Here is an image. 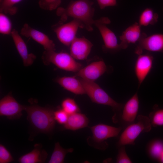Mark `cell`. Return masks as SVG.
Masks as SVG:
<instances>
[{
	"label": "cell",
	"instance_id": "5bb4252c",
	"mask_svg": "<svg viewBox=\"0 0 163 163\" xmlns=\"http://www.w3.org/2000/svg\"><path fill=\"white\" fill-rule=\"evenodd\" d=\"M107 66L103 60L93 62L82 68L75 75L87 80L94 82L107 70Z\"/></svg>",
	"mask_w": 163,
	"mask_h": 163
},
{
	"label": "cell",
	"instance_id": "6da1fadb",
	"mask_svg": "<svg viewBox=\"0 0 163 163\" xmlns=\"http://www.w3.org/2000/svg\"><path fill=\"white\" fill-rule=\"evenodd\" d=\"M93 4L90 0H77L71 2L66 8L59 7L56 12L60 18L59 24L65 21L69 17H72L80 21L87 30L92 31L94 21Z\"/></svg>",
	"mask_w": 163,
	"mask_h": 163
},
{
	"label": "cell",
	"instance_id": "44dd1931",
	"mask_svg": "<svg viewBox=\"0 0 163 163\" xmlns=\"http://www.w3.org/2000/svg\"><path fill=\"white\" fill-rule=\"evenodd\" d=\"M146 151L151 159L158 161L163 153V140L155 139L150 141L147 145Z\"/></svg>",
	"mask_w": 163,
	"mask_h": 163
},
{
	"label": "cell",
	"instance_id": "9c48e42d",
	"mask_svg": "<svg viewBox=\"0 0 163 163\" xmlns=\"http://www.w3.org/2000/svg\"><path fill=\"white\" fill-rule=\"evenodd\" d=\"M144 50L163 53V34H156L147 36L145 34L138 42L135 53L138 55Z\"/></svg>",
	"mask_w": 163,
	"mask_h": 163
},
{
	"label": "cell",
	"instance_id": "836d02e7",
	"mask_svg": "<svg viewBox=\"0 0 163 163\" xmlns=\"http://www.w3.org/2000/svg\"></svg>",
	"mask_w": 163,
	"mask_h": 163
},
{
	"label": "cell",
	"instance_id": "ac0fdd59",
	"mask_svg": "<svg viewBox=\"0 0 163 163\" xmlns=\"http://www.w3.org/2000/svg\"><path fill=\"white\" fill-rule=\"evenodd\" d=\"M56 82L66 90L76 94H86L83 86L79 79L74 76L59 78Z\"/></svg>",
	"mask_w": 163,
	"mask_h": 163
},
{
	"label": "cell",
	"instance_id": "484cf974",
	"mask_svg": "<svg viewBox=\"0 0 163 163\" xmlns=\"http://www.w3.org/2000/svg\"><path fill=\"white\" fill-rule=\"evenodd\" d=\"M12 30V24L9 18L5 14L0 12V33L4 35L11 34Z\"/></svg>",
	"mask_w": 163,
	"mask_h": 163
},
{
	"label": "cell",
	"instance_id": "4fadbf2b",
	"mask_svg": "<svg viewBox=\"0 0 163 163\" xmlns=\"http://www.w3.org/2000/svg\"><path fill=\"white\" fill-rule=\"evenodd\" d=\"M153 59V56L149 53L138 55L135 64L134 72L138 81L139 87L150 72Z\"/></svg>",
	"mask_w": 163,
	"mask_h": 163
},
{
	"label": "cell",
	"instance_id": "9a60e30c",
	"mask_svg": "<svg viewBox=\"0 0 163 163\" xmlns=\"http://www.w3.org/2000/svg\"><path fill=\"white\" fill-rule=\"evenodd\" d=\"M93 44L84 37H76L70 45V54L75 59L84 60L89 55Z\"/></svg>",
	"mask_w": 163,
	"mask_h": 163
},
{
	"label": "cell",
	"instance_id": "2e32d148",
	"mask_svg": "<svg viewBox=\"0 0 163 163\" xmlns=\"http://www.w3.org/2000/svg\"><path fill=\"white\" fill-rule=\"evenodd\" d=\"M10 35L24 65L25 66L32 65L36 59L35 55L29 53L25 43L16 30H13Z\"/></svg>",
	"mask_w": 163,
	"mask_h": 163
},
{
	"label": "cell",
	"instance_id": "f546056e",
	"mask_svg": "<svg viewBox=\"0 0 163 163\" xmlns=\"http://www.w3.org/2000/svg\"><path fill=\"white\" fill-rule=\"evenodd\" d=\"M13 161V158L10 152L4 146L0 144V163H8Z\"/></svg>",
	"mask_w": 163,
	"mask_h": 163
},
{
	"label": "cell",
	"instance_id": "603a6c76",
	"mask_svg": "<svg viewBox=\"0 0 163 163\" xmlns=\"http://www.w3.org/2000/svg\"><path fill=\"white\" fill-rule=\"evenodd\" d=\"M73 151V149L72 148L64 149L61 147L59 142H56L55 144L54 150L48 163H63L66 154L68 153L72 152Z\"/></svg>",
	"mask_w": 163,
	"mask_h": 163
},
{
	"label": "cell",
	"instance_id": "cb8c5ba5",
	"mask_svg": "<svg viewBox=\"0 0 163 163\" xmlns=\"http://www.w3.org/2000/svg\"><path fill=\"white\" fill-rule=\"evenodd\" d=\"M149 118L152 126H163V108H159L158 105H155L153 110L149 114Z\"/></svg>",
	"mask_w": 163,
	"mask_h": 163
},
{
	"label": "cell",
	"instance_id": "5b68a950",
	"mask_svg": "<svg viewBox=\"0 0 163 163\" xmlns=\"http://www.w3.org/2000/svg\"><path fill=\"white\" fill-rule=\"evenodd\" d=\"M139 107V99L138 93L136 92L124 104L121 111L114 114L113 118V121L118 123L123 128H125L134 123Z\"/></svg>",
	"mask_w": 163,
	"mask_h": 163
},
{
	"label": "cell",
	"instance_id": "7a4b0ae2",
	"mask_svg": "<svg viewBox=\"0 0 163 163\" xmlns=\"http://www.w3.org/2000/svg\"><path fill=\"white\" fill-rule=\"evenodd\" d=\"M27 118L31 124L39 131L47 133L54 128L55 120L54 111L49 108L39 106H24Z\"/></svg>",
	"mask_w": 163,
	"mask_h": 163
},
{
	"label": "cell",
	"instance_id": "d4e9b609",
	"mask_svg": "<svg viewBox=\"0 0 163 163\" xmlns=\"http://www.w3.org/2000/svg\"><path fill=\"white\" fill-rule=\"evenodd\" d=\"M22 0H1L0 5V12L11 15L15 14L18 9L15 5Z\"/></svg>",
	"mask_w": 163,
	"mask_h": 163
},
{
	"label": "cell",
	"instance_id": "3957f363",
	"mask_svg": "<svg viewBox=\"0 0 163 163\" xmlns=\"http://www.w3.org/2000/svg\"><path fill=\"white\" fill-rule=\"evenodd\" d=\"M79 80L86 94L93 102L111 107L115 111V114L121 111L124 104L118 103L114 101L94 82L80 78Z\"/></svg>",
	"mask_w": 163,
	"mask_h": 163
},
{
	"label": "cell",
	"instance_id": "d6a6232c",
	"mask_svg": "<svg viewBox=\"0 0 163 163\" xmlns=\"http://www.w3.org/2000/svg\"><path fill=\"white\" fill-rule=\"evenodd\" d=\"M158 162H161V163H163V153L162 154L159 160L158 161Z\"/></svg>",
	"mask_w": 163,
	"mask_h": 163
},
{
	"label": "cell",
	"instance_id": "d6986e66",
	"mask_svg": "<svg viewBox=\"0 0 163 163\" xmlns=\"http://www.w3.org/2000/svg\"><path fill=\"white\" fill-rule=\"evenodd\" d=\"M47 156L46 152L37 144L31 152L21 156L18 161L21 163H43Z\"/></svg>",
	"mask_w": 163,
	"mask_h": 163
},
{
	"label": "cell",
	"instance_id": "4316f807",
	"mask_svg": "<svg viewBox=\"0 0 163 163\" xmlns=\"http://www.w3.org/2000/svg\"><path fill=\"white\" fill-rule=\"evenodd\" d=\"M62 109L69 115L79 112L80 109L75 100L68 98L64 99L61 103Z\"/></svg>",
	"mask_w": 163,
	"mask_h": 163
},
{
	"label": "cell",
	"instance_id": "f1b7e54d",
	"mask_svg": "<svg viewBox=\"0 0 163 163\" xmlns=\"http://www.w3.org/2000/svg\"><path fill=\"white\" fill-rule=\"evenodd\" d=\"M118 148V154L116 158V163H132V161L126 153L125 145L121 146Z\"/></svg>",
	"mask_w": 163,
	"mask_h": 163
},
{
	"label": "cell",
	"instance_id": "7402d4cb",
	"mask_svg": "<svg viewBox=\"0 0 163 163\" xmlns=\"http://www.w3.org/2000/svg\"><path fill=\"white\" fill-rule=\"evenodd\" d=\"M158 15L150 8L145 9L140 14L138 24L141 26H146L154 25L158 21Z\"/></svg>",
	"mask_w": 163,
	"mask_h": 163
},
{
	"label": "cell",
	"instance_id": "52a82bcc",
	"mask_svg": "<svg viewBox=\"0 0 163 163\" xmlns=\"http://www.w3.org/2000/svg\"><path fill=\"white\" fill-rule=\"evenodd\" d=\"M59 24L54 28V31L59 40L67 46H70L76 37V35L79 28H84L80 21L75 19L66 23Z\"/></svg>",
	"mask_w": 163,
	"mask_h": 163
},
{
	"label": "cell",
	"instance_id": "e0dca14e",
	"mask_svg": "<svg viewBox=\"0 0 163 163\" xmlns=\"http://www.w3.org/2000/svg\"><path fill=\"white\" fill-rule=\"evenodd\" d=\"M141 26L138 23L135 22L127 27L120 37L121 40L120 45L121 49H125L128 47L130 43L138 42L145 34L142 33Z\"/></svg>",
	"mask_w": 163,
	"mask_h": 163
},
{
	"label": "cell",
	"instance_id": "4dcf8cb0",
	"mask_svg": "<svg viewBox=\"0 0 163 163\" xmlns=\"http://www.w3.org/2000/svg\"><path fill=\"white\" fill-rule=\"evenodd\" d=\"M54 119L58 123L64 125L68 120L69 115L62 109L54 111Z\"/></svg>",
	"mask_w": 163,
	"mask_h": 163
},
{
	"label": "cell",
	"instance_id": "277c9868",
	"mask_svg": "<svg viewBox=\"0 0 163 163\" xmlns=\"http://www.w3.org/2000/svg\"><path fill=\"white\" fill-rule=\"evenodd\" d=\"M137 119L136 123L124 129L117 144V147L126 145H134L136 139L141 133H148L151 130L152 125L149 117L139 115Z\"/></svg>",
	"mask_w": 163,
	"mask_h": 163
},
{
	"label": "cell",
	"instance_id": "7c38bea8",
	"mask_svg": "<svg viewBox=\"0 0 163 163\" xmlns=\"http://www.w3.org/2000/svg\"><path fill=\"white\" fill-rule=\"evenodd\" d=\"M20 34L26 37L31 38L40 44L45 51H55V46L53 41L43 32L25 24L21 28Z\"/></svg>",
	"mask_w": 163,
	"mask_h": 163
},
{
	"label": "cell",
	"instance_id": "ffe728a7",
	"mask_svg": "<svg viewBox=\"0 0 163 163\" xmlns=\"http://www.w3.org/2000/svg\"><path fill=\"white\" fill-rule=\"evenodd\" d=\"M88 123V119L85 114L77 112L69 115L64 127L66 129L75 130L87 127Z\"/></svg>",
	"mask_w": 163,
	"mask_h": 163
},
{
	"label": "cell",
	"instance_id": "83f0119b",
	"mask_svg": "<svg viewBox=\"0 0 163 163\" xmlns=\"http://www.w3.org/2000/svg\"><path fill=\"white\" fill-rule=\"evenodd\" d=\"M62 0H40L38 4L41 9L51 11L58 8Z\"/></svg>",
	"mask_w": 163,
	"mask_h": 163
},
{
	"label": "cell",
	"instance_id": "1f68e13d",
	"mask_svg": "<svg viewBox=\"0 0 163 163\" xmlns=\"http://www.w3.org/2000/svg\"><path fill=\"white\" fill-rule=\"evenodd\" d=\"M100 8L103 9L106 7L116 6L117 0H96Z\"/></svg>",
	"mask_w": 163,
	"mask_h": 163
},
{
	"label": "cell",
	"instance_id": "8fae6325",
	"mask_svg": "<svg viewBox=\"0 0 163 163\" xmlns=\"http://www.w3.org/2000/svg\"><path fill=\"white\" fill-rule=\"evenodd\" d=\"M24 106L19 104L11 94H8L0 101V115L9 119L20 118Z\"/></svg>",
	"mask_w": 163,
	"mask_h": 163
},
{
	"label": "cell",
	"instance_id": "30bf717a",
	"mask_svg": "<svg viewBox=\"0 0 163 163\" xmlns=\"http://www.w3.org/2000/svg\"><path fill=\"white\" fill-rule=\"evenodd\" d=\"M92 138L95 142L102 144L107 148L108 145L105 141L107 139L117 136L123 129L103 124H99L90 127Z\"/></svg>",
	"mask_w": 163,
	"mask_h": 163
},
{
	"label": "cell",
	"instance_id": "ba28073f",
	"mask_svg": "<svg viewBox=\"0 0 163 163\" xmlns=\"http://www.w3.org/2000/svg\"><path fill=\"white\" fill-rule=\"evenodd\" d=\"M110 23V21L108 18L103 17L94 20V25L98 29L101 35L105 49L114 50H121L115 34L107 26Z\"/></svg>",
	"mask_w": 163,
	"mask_h": 163
},
{
	"label": "cell",
	"instance_id": "8992f818",
	"mask_svg": "<svg viewBox=\"0 0 163 163\" xmlns=\"http://www.w3.org/2000/svg\"><path fill=\"white\" fill-rule=\"evenodd\" d=\"M43 58L45 61L52 63L59 68L66 71L78 72L82 68L81 64L77 62L70 54L66 53L45 51Z\"/></svg>",
	"mask_w": 163,
	"mask_h": 163
}]
</instances>
